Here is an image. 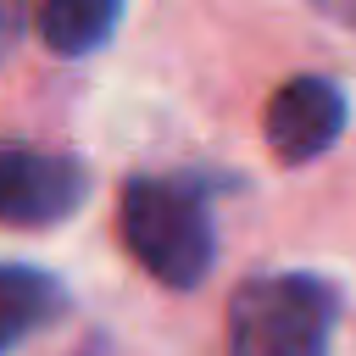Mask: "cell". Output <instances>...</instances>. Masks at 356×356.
I'll return each mask as SVG.
<instances>
[{
    "mask_svg": "<svg viewBox=\"0 0 356 356\" xmlns=\"http://www.w3.org/2000/svg\"><path fill=\"white\" fill-rule=\"evenodd\" d=\"M323 17H334L339 28H356V0H312Z\"/></svg>",
    "mask_w": 356,
    "mask_h": 356,
    "instance_id": "obj_7",
    "label": "cell"
},
{
    "mask_svg": "<svg viewBox=\"0 0 356 356\" xmlns=\"http://www.w3.org/2000/svg\"><path fill=\"white\" fill-rule=\"evenodd\" d=\"M0 17H6V22H17V17H22V0H0Z\"/></svg>",
    "mask_w": 356,
    "mask_h": 356,
    "instance_id": "obj_9",
    "label": "cell"
},
{
    "mask_svg": "<svg viewBox=\"0 0 356 356\" xmlns=\"http://www.w3.org/2000/svg\"><path fill=\"white\" fill-rule=\"evenodd\" d=\"M11 39H17V22H6V17H0V56L11 50Z\"/></svg>",
    "mask_w": 356,
    "mask_h": 356,
    "instance_id": "obj_8",
    "label": "cell"
},
{
    "mask_svg": "<svg viewBox=\"0 0 356 356\" xmlns=\"http://www.w3.org/2000/svg\"><path fill=\"white\" fill-rule=\"evenodd\" d=\"M345 89L334 78H289L273 89L267 111H261V134L273 145V156L284 167H300V161H317L339 134H345Z\"/></svg>",
    "mask_w": 356,
    "mask_h": 356,
    "instance_id": "obj_4",
    "label": "cell"
},
{
    "mask_svg": "<svg viewBox=\"0 0 356 356\" xmlns=\"http://www.w3.org/2000/svg\"><path fill=\"white\" fill-rule=\"evenodd\" d=\"M339 295L312 273H267L234 289L228 356H328Z\"/></svg>",
    "mask_w": 356,
    "mask_h": 356,
    "instance_id": "obj_2",
    "label": "cell"
},
{
    "mask_svg": "<svg viewBox=\"0 0 356 356\" xmlns=\"http://www.w3.org/2000/svg\"><path fill=\"white\" fill-rule=\"evenodd\" d=\"M122 239H128L134 261L167 289H195L217 256L211 206L189 178H150V172L128 178L122 184Z\"/></svg>",
    "mask_w": 356,
    "mask_h": 356,
    "instance_id": "obj_1",
    "label": "cell"
},
{
    "mask_svg": "<svg viewBox=\"0 0 356 356\" xmlns=\"http://www.w3.org/2000/svg\"><path fill=\"white\" fill-rule=\"evenodd\" d=\"M122 17V0H39L33 22H39V39L56 50V56H89L111 39Z\"/></svg>",
    "mask_w": 356,
    "mask_h": 356,
    "instance_id": "obj_5",
    "label": "cell"
},
{
    "mask_svg": "<svg viewBox=\"0 0 356 356\" xmlns=\"http://www.w3.org/2000/svg\"><path fill=\"white\" fill-rule=\"evenodd\" d=\"M61 312V284L39 267H11L0 261V350L22 345L39 323Z\"/></svg>",
    "mask_w": 356,
    "mask_h": 356,
    "instance_id": "obj_6",
    "label": "cell"
},
{
    "mask_svg": "<svg viewBox=\"0 0 356 356\" xmlns=\"http://www.w3.org/2000/svg\"><path fill=\"white\" fill-rule=\"evenodd\" d=\"M89 195V172L67 150L0 145V222L6 228H50L72 217Z\"/></svg>",
    "mask_w": 356,
    "mask_h": 356,
    "instance_id": "obj_3",
    "label": "cell"
}]
</instances>
